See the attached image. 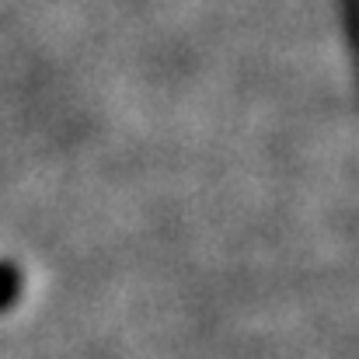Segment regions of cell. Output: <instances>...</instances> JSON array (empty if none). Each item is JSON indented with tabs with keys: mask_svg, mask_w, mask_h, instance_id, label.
<instances>
[{
	"mask_svg": "<svg viewBox=\"0 0 359 359\" xmlns=\"http://www.w3.org/2000/svg\"><path fill=\"white\" fill-rule=\"evenodd\" d=\"M21 293V269L11 262H0V311H7Z\"/></svg>",
	"mask_w": 359,
	"mask_h": 359,
	"instance_id": "1",
	"label": "cell"
}]
</instances>
